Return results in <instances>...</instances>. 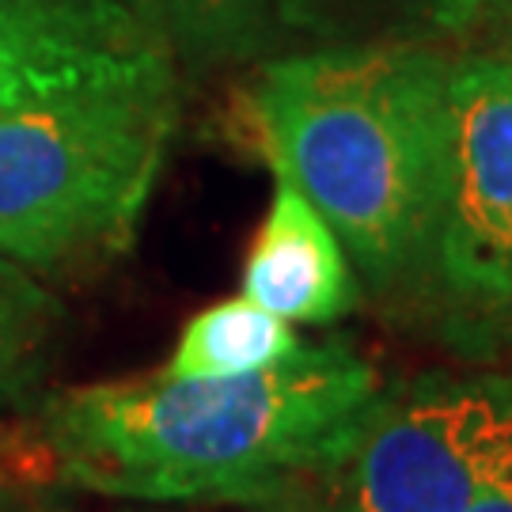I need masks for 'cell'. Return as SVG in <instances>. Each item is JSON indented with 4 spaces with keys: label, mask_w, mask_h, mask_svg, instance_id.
Instances as JSON below:
<instances>
[{
    "label": "cell",
    "mask_w": 512,
    "mask_h": 512,
    "mask_svg": "<svg viewBox=\"0 0 512 512\" xmlns=\"http://www.w3.org/2000/svg\"><path fill=\"white\" fill-rule=\"evenodd\" d=\"M380 376L346 342L239 376H137L46 399L38 452L61 482L129 501H270L346 452Z\"/></svg>",
    "instance_id": "obj_1"
},
{
    "label": "cell",
    "mask_w": 512,
    "mask_h": 512,
    "mask_svg": "<svg viewBox=\"0 0 512 512\" xmlns=\"http://www.w3.org/2000/svg\"><path fill=\"white\" fill-rule=\"evenodd\" d=\"M448 69L425 42H338L277 57L247 92L266 164L327 217L376 293L433 270Z\"/></svg>",
    "instance_id": "obj_2"
},
{
    "label": "cell",
    "mask_w": 512,
    "mask_h": 512,
    "mask_svg": "<svg viewBox=\"0 0 512 512\" xmlns=\"http://www.w3.org/2000/svg\"><path fill=\"white\" fill-rule=\"evenodd\" d=\"M179 84L0 110V258L76 270L122 255L164 171Z\"/></svg>",
    "instance_id": "obj_3"
},
{
    "label": "cell",
    "mask_w": 512,
    "mask_h": 512,
    "mask_svg": "<svg viewBox=\"0 0 512 512\" xmlns=\"http://www.w3.org/2000/svg\"><path fill=\"white\" fill-rule=\"evenodd\" d=\"M327 475L330 512H463L512 482V376L380 395Z\"/></svg>",
    "instance_id": "obj_4"
},
{
    "label": "cell",
    "mask_w": 512,
    "mask_h": 512,
    "mask_svg": "<svg viewBox=\"0 0 512 512\" xmlns=\"http://www.w3.org/2000/svg\"><path fill=\"white\" fill-rule=\"evenodd\" d=\"M467 323L512 315V46L452 61L433 270Z\"/></svg>",
    "instance_id": "obj_5"
},
{
    "label": "cell",
    "mask_w": 512,
    "mask_h": 512,
    "mask_svg": "<svg viewBox=\"0 0 512 512\" xmlns=\"http://www.w3.org/2000/svg\"><path fill=\"white\" fill-rule=\"evenodd\" d=\"M175 84V42L129 0H0V110Z\"/></svg>",
    "instance_id": "obj_6"
},
{
    "label": "cell",
    "mask_w": 512,
    "mask_h": 512,
    "mask_svg": "<svg viewBox=\"0 0 512 512\" xmlns=\"http://www.w3.org/2000/svg\"><path fill=\"white\" fill-rule=\"evenodd\" d=\"M243 296L285 323L311 327L338 323L357 308V277L338 232L281 179L243 262Z\"/></svg>",
    "instance_id": "obj_7"
},
{
    "label": "cell",
    "mask_w": 512,
    "mask_h": 512,
    "mask_svg": "<svg viewBox=\"0 0 512 512\" xmlns=\"http://www.w3.org/2000/svg\"><path fill=\"white\" fill-rule=\"evenodd\" d=\"M304 342L296 330L266 308L243 300H220L198 311L179 334V346L164 365L167 376H239L289 361Z\"/></svg>",
    "instance_id": "obj_8"
},
{
    "label": "cell",
    "mask_w": 512,
    "mask_h": 512,
    "mask_svg": "<svg viewBox=\"0 0 512 512\" xmlns=\"http://www.w3.org/2000/svg\"><path fill=\"white\" fill-rule=\"evenodd\" d=\"M482 16V0H289L281 27L338 42H421Z\"/></svg>",
    "instance_id": "obj_9"
},
{
    "label": "cell",
    "mask_w": 512,
    "mask_h": 512,
    "mask_svg": "<svg viewBox=\"0 0 512 512\" xmlns=\"http://www.w3.org/2000/svg\"><path fill=\"white\" fill-rule=\"evenodd\" d=\"M54 327V296L23 266L0 258V421L35 387Z\"/></svg>",
    "instance_id": "obj_10"
},
{
    "label": "cell",
    "mask_w": 512,
    "mask_h": 512,
    "mask_svg": "<svg viewBox=\"0 0 512 512\" xmlns=\"http://www.w3.org/2000/svg\"><path fill=\"white\" fill-rule=\"evenodd\" d=\"M164 23L190 57L228 61L266 50L277 12L274 0H164Z\"/></svg>",
    "instance_id": "obj_11"
},
{
    "label": "cell",
    "mask_w": 512,
    "mask_h": 512,
    "mask_svg": "<svg viewBox=\"0 0 512 512\" xmlns=\"http://www.w3.org/2000/svg\"><path fill=\"white\" fill-rule=\"evenodd\" d=\"M463 512H512V482L501 486V490H494V494L478 497L475 505H467Z\"/></svg>",
    "instance_id": "obj_12"
},
{
    "label": "cell",
    "mask_w": 512,
    "mask_h": 512,
    "mask_svg": "<svg viewBox=\"0 0 512 512\" xmlns=\"http://www.w3.org/2000/svg\"><path fill=\"white\" fill-rule=\"evenodd\" d=\"M482 12L501 19V27L509 31V46H512V0H482Z\"/></svg>",
    "instance_id": "obj_13"
},
{
    "label": "cell",
    "mask_w": 512,
    "mask_h": 512,
    "mask_svg": "<svg viewBox=\"0 0 512 512\" xmlns=\"http://www.w3.org/2000/svg\"><path fill=\"white\" fill-rule=\"evenodd\" d=\"M137 12H145L148 19H156V23H164V0H129ZM167 27V23H164Z\"/></svg>",
    "instance_id": "obj_14"
},
{
    "label": "cell",
    "mask_w": 512,
    "mask_h": 512,
    "mask_svg": "<svg viewBox=\"0 0 512 512\" xmlns=\"http://www.w3.org/2000/svg\"><path fill=\"white\" fill-rule=\"evenodd\" d=\"M285 4H289V0H274V12H277V23H281V12H285Z\"/></svg>",
    "instance_id": "obj_15"
},
{
    "label": "cell",
    "mask_w": 512,
    "mask_h": 512,
    "mask_svg": "<svg viewBox=\"0 0 512 512\" xmlns=\"http://www.w3.org/2000/svg\"><path fill=\"white\" fill-rule=\"evenodd\" d=\"M505 327H509V334H512V315H509V323H505Z\"/></svg>",
    "instance_id": "obj_16"
}]
</instances>
